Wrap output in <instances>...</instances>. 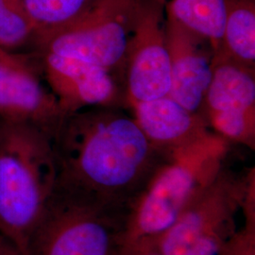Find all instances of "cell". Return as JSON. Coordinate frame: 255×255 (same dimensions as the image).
Returning a JSON list of instances; mask_svg holds the SVG:
<instances>
[{
  "label": "cell",
  "mask_w": 255,
  "mask_h": 255,
  "mask_svg": "<svg viewBox=\"0 0 255 255\" xmlns=\"http://www.w3.org/2000/svg\"><path fill=\"white\" fill-rule=\"evenodd\" d=\"M165 17L208 39L214 50L220 45L225 22L226 0H157Z\"/></svg>",
  "instance_id": "5bb4252c"
},
{
  "label": "cell",
  "mask_w": 255,
  "mask_h": 255,
  "mask_svg": "<svg viewBox=\"0 0 255 255\" xmlns=\"http://www.w3.org/2000/svg\"><path fill=\"white\" fill-rule=\"evenodd\" d=\"M33 52L47 87L65 116L94 107L128 109L124 87L109 70L73 57Z\"/></svg>",
  "instance_id": "9c48e42d"
},
{
  "label": "cell",
  "mask_w": 255,
  "mask_h": 255,
  "mask_svg": "<svg viewBox=\"0 0 255 255\" xmlns=\"http://www.w3.org/2000/svg\"><path fill=\"white\" fill-rule=\"evenodd\" d=\"M35 27L21 0H0V47L20 51L32 47Z\"/></svg>",
  "instance_id": "2e32d148"
},
{
  "label": "cell",
  "mask_w": 255,
  "mask_h": 255,
  "mask_svg": "<svg viewBox=\"0 0 255 255\" xmlns=\"http://www.w3.org/2000/svg\"><path fill=\"white\" fill-rule=\"evenodd\" d=\"M124 88L128 109L166 96L170 89L165 15L157 0H142L128 48Z\"/></svg>",
  "instance_id": "52a82bcc"
},
{
  "label": "cell",
  "mask_w": 255,
  "mask_h": 255,
  "mask_svg": "<svg viewBox=\"0 0 255 255\" xmlns=\"http://www.w3.org/2000/svg\"><path fill=\"white\" fill-rule=\"evenodd\" d=\"M219 237L217 234H211L201 237L196 243L193 255H218Z\"/></svg>",
  "instance_id": "e0dca14e"
},
{
  "label": "cell",
  "mask_w": 255,
  "mask_h": 255,
  "mask_svg": "<svg viewBox=\"0 0 255 255\" xmlns=\"http://www.w3.org/2000/svg\"><path fill=\"white\" fill-rule=\"evenodd\" d=\"M240 184L226 171L219 173L204 186L183 210L180 218L160 238V254L163 255H193L201 237L219 233L217 227L223 222L237 199Z\"/></svg>",
  "instance_id": "8fae6325"
},
{
  "label": "cell",
  "mask_w": 255,
  "mask_h": 255,
  "mask_svg": "<svg viewBox=\"0 0 255 255\" xmlns=\"http://www.w3.org/2000/svg\"><path fill=\"white\" fill-rule=\"evenodd\" d=\"M201 115L227 142L255 147V69L215 52L213 76Z\"/></svg>",
  "instance_id": "8992f818"
},
{
  "label": "cell",
  "mask_w": 255,
  "mask_h": 255,
  "mask_svg": "<svg viewBox=\"0 0 255 255\" xmlns=\"http://www.w3.org/2000/svg\"><path fill=\"white\" fill-rule=\"evenodd\" d=\"M165 33L170 62L167 95L184 108L201 115L213 76L214 47L208 39L168 17Z\"/></svg>",
  "instance_id": "30bf717a"
},
{
  "label": "cell",
  "mask_w": 255,
  "mask_h": 255,
  "mask_svg": "<svg viewBox=\"0 0 255 255\" xmlns=\"http://www.w3.org/2000/svg\"><path fill=\"white\" fill-rule=\"evenodd\" d=\"M141 3L93 0L70 23L39 38L33 49L97 64L114 74L124 87L128 48Z\"/></svg>",
  "instance_id": "5b68a950"
},
{
  "label": "cell",
  "mask_w": 255,
  "mask_h": 255,
  "mask_svg": "<svg viewBox=\"0 0 255 255\" xmlns=\"http://www.w3.org/2000/svg\"><path fill=\"white\" fill-rule=\"evenodd\" d=\"M129 213L54 188L27 255H119Z\"/></svg>",
  "instance_id": "277c9868"
},
{
  "label": "cell",
  "mask_w": 255,
  "mask_h": 255,
  "mask_svg": "<svg viewBox=\"0 0 255 255\" xmlns=\"http://www.w3.org/2000/svg\"><path fill=\"white\" fill-rule=\"evenodd\" d=\"M217 51L255 69V0H226L224 27Z\"/></svg>",
  "instance_id": "4fadbf2b"
},
{
  "label": "cell",
  "mask_w": 255,
  "mask_h": 255,
  "mask_svg": "<svg viewBox=\"0 0 255 255\" xmlns=\"http://www.w3.org/2000/svg\"><path fill=\"white\" fill-rule=\"evenodd\" d=\"M93 0H21L35 27V42L79 16Z\"/></svg>",
  "instance_id": "9a60e30c"
},
{
  "label": "cell",
  "mask_w": 255,
  "mask_h": 255,
  "mask_svg": "<svg viewBox=\"0 0 255 255\" xmlns=\"http://www.w3.org/2000/svg\"><path fill=\"white\" fill-rule=\"evenodd\" d=\"M51 138L40 128L0 119V235L21 255L55 186Z\"/></svg>",
  "instance_id": "7a4b0ae2"
},
{
  "label": "cell",
  "mask_w": 255,
  "mask_h": 255,
  "mask_svg": "<svg viewBox=\"0 0 255 255\" xmlns=\"http://www.w3.org/2000/svg\"><path fill=\"white\" fill-rule=\"evenodd\" d=\"M64 117L35 53L0 47V119L32 124L52 138Z\"/></svg>",
  "instance_id": "ba28073f"
},
{
  "label": "cell",
  "mask_w": 255,
  "mask_h": 255,
  "mask_svg": "<svg viewBox=\"0 0 255 255\" xmlns=\"http://www.w3.org/2000/svg\"><path fill=\"white\" fill-rule=\"evenodd\" d=\"M228 147L229 142L213 131L196 143L170 150L129 213L122 248L147 246L163 237L219 173Z\"/></svg>",
  "instance_id": "3957f363"
},
{
  "label": "cell",
  "mask_w": 255,
  "mask_h": 255,
  "mask_svg": "<svg viewBox=\"0 0 255 255\" xmlns=\"http://www.w3.org/2000/svg\"><path fill=\"white\" fill-rule=\"evenodd\" d=\"M0 255H21L8 239L0 235Z\"/></svg>",
  "instance_id": "ac0fdd59"
},
{
  "label": "cell",
  "mask_w": 255,
  "mask_h": 255,
  "mask_svg": "<svg viewBox=\"0 0 255 255\" xmlns=\"http://www.w3.org/2000/svg\"><path fill=\"white\" fill-rule=\"evenodd\" d=\"M126 110L94 107L64 117L51 138L55 189L132 209L170 150L153 145Z\"/></svg>",
  "instance_id": "6da1fadb"
},
{
  "label": "cell",
  "mask_w": 255,
  "mask_h": 255,
  "mask_svg": "<svg viewBox=\"0 0 255 255\" xmlns=\"http://www.w3.org/2000/svg\"><path fill=\"white\" fill-rule=\"evenodd\" d=\"M128 109L148 140L165 150L191 145L213 132L203 116L184 108L168 95L133 103Z\"/></svg>",
  "instance_id": "7c38bea8"
}]
</instances>
